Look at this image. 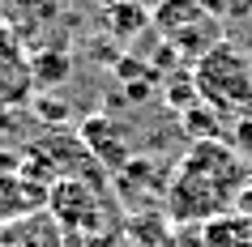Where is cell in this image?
I'll return each instance as SVG.
<instances>
[{"label": "cell", "instance_id": "13", "mask_svg": "<svg viewBox=\"0 0 252 247\" xmlns=\"http://www.w3.org/2000/svg\"><path fill=\"white\" fill-rule=\"evenodd\" d=\"M231 137H235V149H239V158H248L252 154V115H244V119H235V128H231Z\"/></svg>", "mask_w": 252, "mask_h": 247}, {"label": "cell", "instance_id": "3", "mask_svg": "<svg viewBox=\"0 0 252 247\" xmlns=\"http://www.w3.org/2000/svg\"><path fill=\"white\" fill-rule=\"evenodd\" d=\"M150 34L162 39L184 64H197L205 52H214L226 39L222 22L201 0H158L150 9Z\"/></svg>", "mask_w": 252, "mask_h": 247}, {"label": "cell", "instance_id": "16", "mask_svg": "<svg viewBox=\"0 0 252 247\" xmlns=\"http://www.w3.org/2000/svg\"><path fill=\"white\" fill-rule=\"evenodd\" d=\"M4 9H9V0H0V17H4Z\"/></svg>", "mask_w": 252, "mask_h": 247}, {"label": "cell", "instance_id": "2", "mask_svg": "<svg viewBox=\"0 0 252 247\" xmlns=\"http://www.w3.org/2000/svg\"><path fill=\"white\" fill-rule=\"evenodd\" d=\"M192 81L201 103H210L214 111H252V52H244L239 43L222 39L214 52H205L192 64Z\"/></svg>", "mask_w": 252, "mask_h": 247}, {"label": "cell", "instance_id": "10", "mask_svg": "<svg viewBox=\"0 0 252 247\" xmlns=\"http://www.w3.org/2000/svg\"><path fill=\"white\" fill-rule=\"evenodd\" d=\"M201 243L205 247H252V221L244 218V213H222V218H214L201 226Z\"/></svg>", "mask_w": 252, "mask_h": 247}, {"label": "cell", "instance_id": "8", "mask_svg": "<svg viewBox=\"0 0 252 247\" xmlns=\"http://www.w3.org/2000/svg\"><path fill=\"white\" fill-rule=\"evenodd\" d=\"M81 141H86V149H90V158L98 162L103 170H124L128 166V145H124V132L116 128V124H107V119H86L81 124Z\"/></svg>", "mask_w": 252, "mask_h": 247}, {"label": "cell", "instance_id": "4", "mask_svg": "<svg viewBox=\"0 0 252 247\" xmlns=\"http://www.w3.org/2000/svg\"><path fill=\"white\" fill-rule=\"evenodd\" d=\"M47 213L64 226V234H77V239L98 234L111 218L103 183H90V179H56L47 192Z\"/></svg>", "mask_w": 252, "mask_h": 247}, {"label": "cell", "instance_id": "9", "mask_svg": "<svg viewBox=\"0 0 252 247\" xmlns=\"http://www.w3.org/2000/svg\"><path fill=\"white\" fill-rule=\"evenodd\" d=\"M103 22H107V30H111V39H120V43L150 34V9L137 4V0H107L103 4Z\"/></svg>", "mask_w": 252, "mask_h": 247}, {"label": "cell", "instance_id": "15", "mask_svg": "<svg viewBox=\"0 0 252 247\" xmlns=\"http://www.w3.org/2000/svg\"><path fill=\"white\" fill-rule=\"evenodd\" d=\"M235 213H244V218L252 221V175H248V183H244V192H239V200H235Z\"/></svg>", "mask_w": 252, "mask_h": 247}, {"label": "cell", "instance_id": "11", "mask_svg": "<svg viewBox=\"0 0 252 247\" xmlns=\"http://www.w3.org/2000/svg\"><path fill=\"white\" fill-rule=\"evenodd\" d=\"M30 73H34V85H56V81H64V73H68V55L52 52V47L30 52Z\"/></svg>", "mask_w": 252, "mask_h": 247}, {"label": "cell", "instance_id": "6", "mask_svg": "<svg viewBox=\"0 0 252 247\" xmlns=\"http://www.w3.org/2000/svg\"><path fill=\"white\" fill-rule=\"evenodd\" d=\"M64 243H68L64 226L47 209L0 221V247H64Z\"/></svg>", "mask_w": 252, "mask_h": 247}, {"label": "cell", "instance_id": "7", "mask_svg": "<svg viewBox=\"0 0 252 247\" xmlns=\"http://www.w3.org/2000/svg\"><path fill=\"white\" fill-rule=\"evenodd\" d=\"M60 13H64V0H9V9H4L0 22L30 47V43H39L60 22Z\"/></svg>", "mask_w": 252, "mask_h": 247}, {"label": "cell", "instance_id": "14", "mask_svg": "<svg viewBox=\"0 0 252 247\" xmlns=\"http://www.w3.org/2000/svg\"><path fill=\"white\" fill-rule=\"evenodd\" d=\"M162 247H205V243H201V234H197V230H180V234H171Z\"/></svg>", "mask_w": 252, "mask_h": 247}, {"label": "cell", "instance_id": "12", "mask_svg": "<svg viewBox=\"0 0 252 247\" xmlns=\"http://www.w3.org/2000/svg\"><path fill=\"white\" fill-rule=\"evenodd\" d=\"M201 4H205L222 26L226 22H248L252 17V0H201Z\"/></svg>", "mask_w": 252, "mask_h": 247}, {"label": "cell", "instance_id": "1", "mask_svg": "<svg viewBox=\"0 0 252 247\" xmlns=\"http://www.w3.org/2000/svg\"><path fill=\"white\" fill-rule=\"evenodd\" d=\"M248 175V158H239L231 141H192L162 192L167 218L184 230H201L205 221L235 209Z\"/></svg>", "mask_w": 252, "mask_h": 247}, {"label": "cell", "instance_id": "5", "mask_svg": "<svg viewBox=\"0 0 252 247\" xmlns=\"http://www.w3.org/2000/svg\"><path fill=\"white\" fill-rule=\"evenodd\" d=\"M34 94L30 47L0 22V107H22Z\"/></svg>", "mask_w": 252, "mask_h": 247}]
</instances>
